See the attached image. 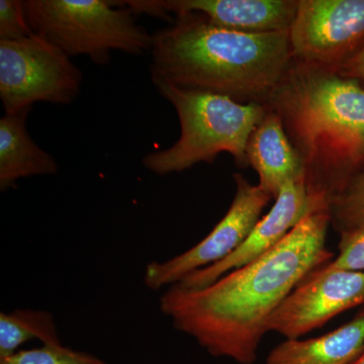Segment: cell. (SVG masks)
I'll use <instances>...</instances> for the list:
<instances>
[{
    "label": "cell",
    "mask_w": 364,
    "mask_h": 364,
    "mask_svg": "<svg viewBox=\"0 0 364 364\" xmlns=\"http://www.w3.org/2000/svg\"><path fill=\"white\" fill-rule=\"evenodd\" d=\"M236 193L226 215L196 245L164 262H151L144 274L146 287L158 291L178 284L186 275L220 262L246 240L272 196L235 174Z\"/></svg>",
    "instance_id": "ba28073f"
},
{
    "label": "cell",
    "mask_w": 364,
    "mask_h": 364,
    "mask_svg": "<svg viewBox=\"0 0 364 364\" xmlns=\"http://www.w3.org/2000/svg\"><path fill=\"white\" fill-rule=\"evenodd\" d=\"M28 111L0 119V189L16 188L18 179L51 176L58 170L54 157L40 148L26 128Z\"/></svg>",
    "instance_id": "5bb4252c"
},
{
    "label": "cell",
    "mask_w": 364,
    "mask_h": 364,
    "mask_svg": "<svg viewBox=\"0 0 364 364\" xmlns=\"http://www.w3.org/2000/svg\"><path fill=\"white\" fill-rule=\"evenodd\" d=\"M173 105L181 123V136L171 147L154 151L143 158V165L157 176L191 168L198 163H213L229 153L240 168L248 166L249 136L267 111L265 105L240 104L223 95L181 90L154 83Z\"/></svg>",
    "instance_id": "277c9868"
},
{
    "label": "cell",
    "mask_w": 364,
    "mask_h": 364,
    "mask_svg": "<svg viewBox=\"0 0 364 364\" xmlns=\"http://www.w3.org/2000/svg\"><path fill=\"white\" fill-rule=\"evenodd\" d=\"M123 2L109 0H26L28 26L35 35L58 47L67 56H87L105 65L112 51L150 53L153 35L136 21Z\"/></svg>",
    "instance_id": "5b68a950"
},
{
    "label": "cell",
    "mask_w": 364,
    "mask_h": 364,
    "mask_svg": "<svg viewBox=\"0 0 364 364\" xmlns=\"http://www.w3.org/2000/svg\"><path fill=\"white\" fill-rule=\"evenodd\" d=\"M330 225L329 212L308 215L272 250L212 284L169 287L160 310L210 355L253 364L272 314L309 273L333 259L326 248Z\"/></svg>",
    "instance_id": "6da1fadb"
},
{
    "label": "cell",
    "mask_w": 364,
    "mask_h": 364,
    "mask_svg": "<svg viewBox=\"0 0 364 364\" xmlns=\"http://www.w3.org/2000/svg\"><path fill=\"white\" fill-rule=\"evenodd\" d=\"M299 0H134L135 14L166 20L171 14H202L213 25L234 32L269 33L291 30Z\"/></svg>",
    "instance_id": "8fae6325"
},
{
    "label": "cell",
    "mask_w": 364,
    "mask_h": 364,
    "mask_svg": "<svg viewBox=\"0 0 364 364\" xmlns=\"http://www.w3.org/2000/svg\"><path fill=\"white\" fill-rule=\"evenodd\" d=\"M349 364H364V348Z\"/></svg>",
    "instance_id": "44dd1931"
},
{
    "label": "cell",
    "mask_w": 364,
    "mask_h": 364,
    "mask_svg": "<svg viewBox=\"0 0 364 364\" xmlns=\"http://www.w3.org/2000/svg\"><path fill=\"white\" fill-rule=\"evenodd\" d=\"M363 304L364 272L333 269L324 264L309 273L280 304L267 330L287 339H299Z\"/></svg>",
    "instance_id": "9c48e42d"
},
{
    "label": "cell",
    "mask_w": 364,
    "mask_h": 364,
    "mask_svg": "<svg viewBox=\"0 0 364 364\" xmlns=\"http://www.w3.org/2000/svg\"><path fill=\"white\" fill-rule=\"evenodd\" d=\"M82 79L70 57L40 36L0 41V98L6 114L30 112L36 102L71 104Z\"/></svg>",
    "instance_id": "8992f818"
},
{
    "label": "cell",
    "mask_w": 364,
    "mask_h": 364,
    "mask_svg": "<svg viewBox=\"0 0 364 364\" xmlns=\"http://www.w3.org/2000/svg\"><path fill=\"white\" fill-rule=\"evenodd\" d=\"M289 39L294 61L336 72L364 45V0H299Z\"/></svg>",
    "instance_id": "52a82bcc"
},
{
    "label": "cell",
    "mask_w": 364,
    "mask_h": 364,
    "mask_svg": "<svg viewBox=\"0 0 364 364\" xmlns=\"http://www.w3.org/2000/svg\"><path fill=\"white\" fill-rule=\"evenodd\" d=\"M343 77L354 79L364 87V45L336 71Z\"/></svg>",
    "instance_id": "ffe728a7"
},
{
    "label": "cell",
    "mask_w": 364,
    "mask_h": 364,
    "mask_svg": "<svg viewBox=\"0 0 364 364\" xmlns=\"http://www.w3.org/2000/svg\"><path fill=\"white\" fill-rule=\"evenodd\" d=\"M338 248V255L326 267L364 272V230L340 234Z\"/></svg>",
    "instance_id": "ac0fdd59"
},
{
    "label": "cell",
    "mask_w": 364,
    "mask_h": 364,
    "mask_svg": "<svg viewBox=\"0 0 364 364\" xmlns=\"http://www.w3.org/2000/svg\"><path fill=\"white\" fill-rule=\"evenodd\" d=\"M33 339L44 345L62 344L52 314L33 310L0 314V359L13 355Z\"/></svg>",
    "instance_id": "9a60e30c"
},
{
    "label": "cell",
    "mask_w": 364,
    "mask_h": 364,
    "mask_svg": "<svg viewBox=\"0 0 364 364\" xmlns=\"http://www.w3.org/2000/svg\"><path fill=\"white\" fill-rule=\"evenodd\" d=\"M274 200L272 210L261 218L246 240L233 253L220 262L191 272L176 284L188 289L208 286L226 273L272 250L308 215L329 212L324 205L309 196L304 181L286 184Z\"/></svg>",
    "instance_id": "30bf717a"
},
{
    "label": "cell",
    "mask_w": 364,
    "mask_h": 364,
    "mask_svg": "<svg viewBox=\"0 0 364 364\" xmlns=\"http://www.w3.org/2000/svg\"><path fill=\"white\" fill-rule=\"evenodd\" d=\"M364 348V309L346 324L310 339H287L265 364H349Z\"/></svg>",
    "instance_id": "4fadbf2b"
},
{
    "label": "cell",
    "mask_w": 364,
    "mask_h": 364,
    "mask_svg": "<svg viewBox=\"0 0 364 364\" xmlns=\"http://www.w3.org/2000/svg\"><path fill=\"white\" fill-rule=\"evenodd\" d=\"M329 215L331 224L339 235L364 230V168L333 198Z\"/></svg>",
    "instance_id": "2e32d148"
},
{
    "label": "cell",
    "mask_w": 364,
    "mask_h": 364,
    "mask_svg": "<svg viewBox=\"0 0 364 364\" xmlns=\"http://www.w3.org/2000/svg\"><path fill=\"white\" fill-rule=\"evenodd\" d=\"M246 158L248 167H252L259 176L258 186L273 200L286 184L304 181L305 171L301 157L289 141L279 117L268 107L249 136Z\"/></svg>",
    "instance_id": "7c38bea8"
},
{
    "label": "cell",
    "mask_w": 364,
    "mask_h": 364,
    "mask_svg": "<svg viewBox=\"0 0 364 364\" xmlns=\"http://www.w3.org/2000/svg\"><path fill=\"white\" fill-rule=\"evenodd\" d=\"M0 364H105L102 359L85 352L72 350L63 345H43L40 348L18 350Z\"/></svg>",
    "instance_id": "e0dca14e"
},
{
    "label": "cell",
    "mask_w": 364,
    "mask_h": 364,
    "mask_svg": "<svg viewBox=\"0 0 364 364\" xmlns=\"http://www.w3.org/2000/svg\"><path fill=\"white\" fill-rule=\"evenodd\" d=\"M151 78L181 90L267 104L294 64L289 31L244 33L213 25L196 13L153 35Z\"/></svg>",
    "instance_id": "7a4b0ae2"
},
{
    "label": "cell",
    "mask_w": 364,
    "mask_h": 364,
    "mask_svg": "<svg viewBox=\"0 0 364 364\" xmlns=\"http://www.w3.org/2000/svg\"><path fill=\"white\" fill-rule=\"evenodd\" d=\"M33 35L26 21L23 1L0 0V41L25 39Z\"/></svg>",
    "instance_id": "d6986e66"
},
{
    "label": "cell",
    "mask_w": 364,
    "mask_h": 364,
    "mask_svg": "<svg viewBox=\"0 0 364 364\" xmlns=\"http://www.w3.org/2000/svg\"><path fill=\"white\" fill-rule=\"evenodd\" d=\"M265 105L301 157L309 196L329 210L364 168V87L330 69L294 61Z\"/></svg>",
    "instance_id": "3957f363"
}]
</instances>
